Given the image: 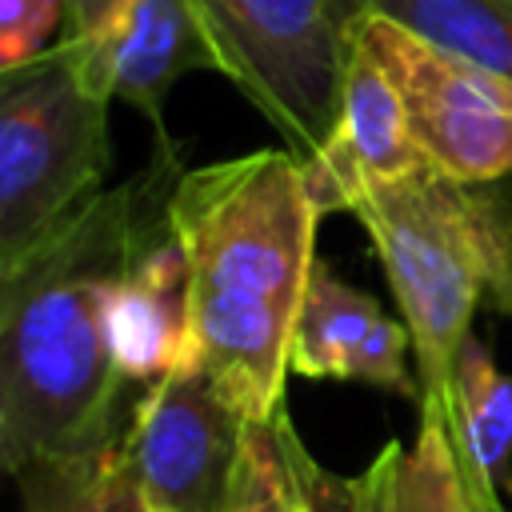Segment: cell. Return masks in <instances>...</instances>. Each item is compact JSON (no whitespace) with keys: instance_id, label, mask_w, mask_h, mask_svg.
<instances>
[{"instance_id":"obj_1","label":"cell","mask_w":512,"mask_h":512,"mask_svg":"<svg viewBox=\"0 0 512 512\" xmlns=\"http://www.w3.org/2000/svg\"><path fill=\"white\" fill-rule=\"evenodd\" d=\"M184 176L180 144L156 136L152 160L104 188L32 264L0 284V456L20 472L124 440L136 404L108 348V296L136 252L168 228Z\"/></svg>"},{"instance_id":"obj_2","label":"cell","mask_w":512,"mask_h":512,"mask_svg":"<svg viewBox=\"0 0 512 512\" xmlns=\"http://www.w3.org/2000/svg\"><path fill=\"white\" fill-rule=\"evenodd\" d=\"M168 224L188 272V360L268 424L284 408L292 324L316 264L320 212L292 148L184 168Z\"/></svg>"},{"instance_id":"obj_3","label":"cell","mask_w":512,"mask_h":512,"mask_svg":"<svg viewBox=\"0 0 512 512\" xmlns=\"http://www.w3.org/2000/svg\"><path fill=\"white\" fill-rule=\"evenodd\" d=\"M380 268L392 284L416 356L420 424L444 436L456 424V360L472 312L492 300L512 316V196L416 168L356 200Z\"/></svg>"},{"instance_id":"obj_4","label":"cell","mask_w":512,"mask_h":512,"mask_svg":"<svg viewBox=\"0 0 512 512\" xmlns=\"http://www.w3.org/2000/svg\"><path fill=\"white\" fill-rule=\"evenodd\" d=\"M108 104L64 36L40 56L0 64V284L104 192Z\"/></svg>"},{"instance_id":"obj_5","label":"cell","mask_w":512,"mask_h":512,"mask_svg":"<svg viewBox=\"0 0 512 512\" xmlns=\"http://www.w3.org/2000/svg\"><path fill=\"white\" fill-rule=\"evenodd\" d=\"M216 72L308 160L328 140L352 56L356 0H192Z\"/></svg>"},{"instance_id":"obj_6","label":"cell","mask_w":512,"mask_h":512,"mask_svg":"<svg viewBox=\"0 0 512 512\" xmlns=\"http://www.w3.org/2000/svg\"><path fill=\"white\" fill-rule=\"evenodd\" d=\"M352 40L396 84L428 168L464 184L512 172V80L448 56L376 12L356 16Z\"/></svg>"},{"instance_id":"obj_7","label":"cell","mask_w":512,"mask_h":512,"mask_svg":"<svg viewBox=\"0 0 512 512\" xmlns=\"http://www.w3.org/2000/svg\"><path fill=\"white\" fill-rule=\"evenodd\" d=\"M248 432L252 420L184 356L136 400L124 448L152 512H224L244 468Z\"/></svg>"},{"instance_id":"obj_8","label":"cell","mask_w":512,"mask_h":512,"mask_svg":"<svg viewBox=\"0 0 512 512\" xmlns=\"http://www.w3.org/2000/svg\"><path fill=\"white\" fill-rule=\"evenodd\" d=\"M64 40L112 100L156 124V136H164V104L176 80L200 68L216 72L192 0H64Z\"/></svg>"},{"instance_id":"obj_9","label":"cell","mask_w":512,"mask_h":512,"mask_svg":"<svg viewBox=\"0 0 512 512\" xmlns=\"http://www.w3.org/2000/svg\"><path fill=\"white\" fill-rule=\"evenodd\" d=\"M300 164H304L308 196L320 216L352 212L356 200H364L372 188L392 184L416 168H428V160L412 140L396 84L356 40L340 88L336 124L328 140L316 148V156Z\"/></svg>"},{"instance_id":"obj_10","label":"cell","mask_w":512,"mask_h":512,"mask_svg":"<svg viewBox=\"0 0 512 512\" xmlns=\"http://www.w3.org/2000/svg\"><path fill=\"white\" fill-rule=\"evenodd\" d=\"M408 352L412 340L404 320H392L368 292L344 284L316 256L292 324L288 368L312 380H360L420 400Z\"/></svg>"},{"instance_id":"obj_11","label":"cell","mask_w":512,"mask_h":512,"mask_svg":"<svg viewBox=\"0 0 512 512\" xmlns=\"http://www.w3.org/2000/svg\"><path fill=\"white\" fill-rule=\"evenodd\" d=\"M108 348L128 384H156L188 352V272L172 224L152 236L108 296Z\"/></svg>"},{"instance_id":"obj_12","label":"cell","mask_w":512,"mask_h":512,"mask_svg":"<svg viewBox=\"0 0 512 512\" xmlns=\"http://www.w3.org/2000/svg\"><path fill=\"white\" fill-rule=\"evenodd\" d=\"M448 444L460 484L488 492L512 488V380L476 336L464 340L456 360V424Z\"/></svg>"},{"instance_id":"obj_13","label":"cell","mask_w":512,"mask_h":512,"mask_svg":"<svg viewBox=\"0 0 512 512\" xmlns=\"http://www.w3.org/2000/svg\"><path fill=\"white\" fill-rule=\"evenodd\" d=\"M12 476L24 512H152L124 440L72 456H44Z\"/></svg>"},{"instance_id":"obj_14","label":"cell","mask_w":512,"mask_h":512,"mask_svg":"<svg viewBox=\"0 0 512 512\" xmlns=\"http://www.w3.org/2000/svg\"><path fill=\"white\" fill-rule=\"evenodd\" d=\"M352 492L356 512H464L456 456L436 424H420L412 444L388 440L352 476Z\"/></svg>"},{"instance_id":"obj_15","label":"cell","mask_w":512,"mask_h":512,"mask_svg":"<svg viewBox=\"0 0 512 512\" xmlns=\"http://www.w3.org/2000/svg\"><path fill=\"white\" fill-rule=\"evenodd\" d=\"M432 48L512 80V0H356Z\"/></svg>"},{"instance_id":"obj_16","label":"cell","mask_w":512,"mask_h":512,"mask_svg":"<svg viewBox=\"0 0 512 512\" xmlns=\"http://www.w3.org/2000/svg\"><path fill=\"white\" fill-rule=\"evenodd\" d=\"M288 428L292 420L284 408L276 420L252 424L244 468L224 512H300V484L288 452Z\"/></svg>"},{"instance_id":"obj_17","label":"cell","mask_w":512,"mask_h":512,"mask_svg":"<svg viewBox=\"0 0 512 512\" xmlns=\"http://www.w3.org/2000/svg\"><path fill=\"white\" fill-rule=\"evenodd\" d=\"M64 24V0H0V64L40 56Z\"/></svg>"},{"instance_id":"obj_18","label":"cell","mask_w":512,"mask_h":512,"mask_svg":"<svg viewBox=\"0 0 512 512\" xmlns=\"http://www.w3.org/2000/svg\"><path fill=\"white\" fill-rule=\"evenodd\" d=\"M288 452H292V468L300 484V512H356L352 476H336L324 464H316L308 448L300 444L296 428H288Z\"/></svg>"},{"instance_id":"obj_19","label":"cell","mask_w":512,"mask_h":512,"mask_svg":"<svg viewBox=\"0 0 512 512\" xmlns=\"http://www.w3.org/2000/svg\"><path fill=\"white\" fill-rule=\"evenodd\" d=\"M460 488H464V512H504L500 492H488V488H468V484H460Z\"/></svg>"},{"instance_id":"obj_20","label":"cell","mask_w":512,"mask_h":512,"mask_svg":"<svg viewBox=\"0 0 512 512\" xmlns=\"http://www.w3.org/2000/svg\"><path fill=\"white\" fill-rule=\"evenodd\" d=\"M0 472H8V468H4V456H0Z\"/></svg>"}]
</instances>
